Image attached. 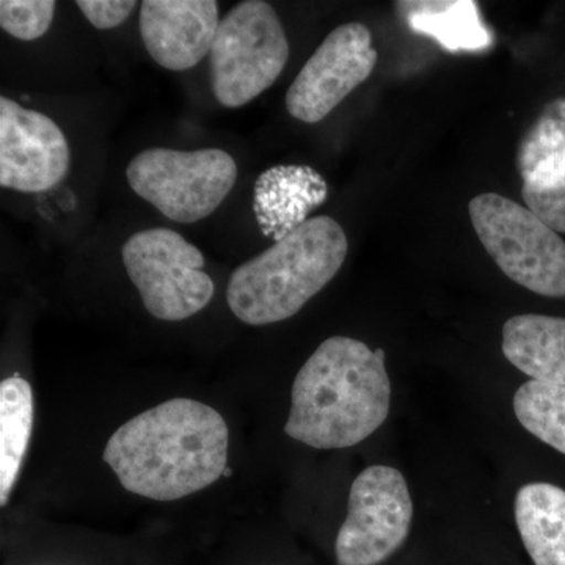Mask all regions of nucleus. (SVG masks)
Segmentation results:
<instances>
[{
  "label": "nucleus",
  "mask_w": 565,
  "mask_h": 565,
  "mask_svg": "<svg viewBox=\"0 0 565 565\" xmlns=\"http://www.w3.org/2000/svg\"><path fill=\"white\" fill-rule=\"evenodd\" d=\"M228 445V424L215 408L174 397L118 427L103 459L128 492L177 501L225 473Z\"/></svg>",
  "instance_id": "1"
},
{
  "label": "nucleus",
  "mask_w": 565,
  "mask_h": 565,
  "mask_svg": "<svg viewBox=\"0 0 565 565\" xmlns=\"http://www.w3.org/2000/svg\"><path fill=\"white\" fill-rule=\"evenodd\" d=\"M285 433L316 449L362 444L385 423L392 385L384 349L332 337L323 341L297 373Z\"/></svg>",
  "instance_id": "2"
},
{
  "label": "nucleus",
  "mask_w": 565,
  "mask_h": 565,
  "mask_svg": "<svg viewBox=\"0 0 565 565\" xmlns=\"http://www.w3.org/2000/svg\"><path fill=\"white\" fill-rule=\"evenodd\" d=\"M343 226L321 215L248 259L230 277L226 302L247 326H269L299 313L337 277L348 256Z\"/></svg>",
  "instance_id": "3"
},
{
  "label": "nucleus",
  "mask_w": 565,
  "mask_h": 565,
  "mask_svg": "<svg viewBox=\"0 0 565 565\" xmlns=\"http://www.w3.org/2000/svg\"><path fill=\"white\" fill-rule=\"evenodd\" d=\"M289 58L277 11L263 0L233 7L218 24L210 52L211 87L226 109H239L273 87Z\"/></svg>",
  "instance_id": "4"
},
{
  "label": "nucleus",
  "mask_w": 565,
  "mask_h": 565,
  "mask_svg": "<svg viewBox=\"0 0 565 565\" xmlns=\"http://www.w3.org/2000/svg\"><path fill=\"white\" fill-rule=\"evenodd\" d=\"M471 223L505 277L539 296L565 297V241L539 215L498 193L468 204Z\"/></svg>",
  "instance_id": "5"
},
{
  "label": "nucleus",
  "mask_w": 565,
  "mask_h": 565,
  "mask_svg": "<svg viewBox=\"0 0 565 565\" xmlns=\"http://www.w3.org/2000/svg\"><path fill=\"white\" fill-rule=\"evenodd\" d=\"M126 178L140 199L170 221L195 223L210 217L233 191L237 166L218 148H148L129 162Z\"/></svg>",
  "instance_id": "6"
},
{
  "label": "nucleus",
  "mask_w": 565,
  "mask_h": 565,
  "mask_svg": "<svg viewBox=\"0 0 565 565\" xmlns=\"http://www.w3.org/2000/svg\"><path fill=\"white\" fill-rule=\"evenodd\" d=\"M121 258L145 310L159 321L192 318L214 297V281L203 270V253L173 230L132 234L122 245Z\"/></svg>",
  "instance_id": "7"
},
{
  "label": "nucleus",
  "mask_w": 565,
  "mask_h": 565,
  "mask_svg": "<svg viewBox=\"0 0 565 565\" xmlns=\"http://www.w3.org/2000/svg\"><path fill=\"white\" fill-rule=\"evenodd\" d=\"M414 504L401 471L373 465L356 476L349 493L348 516L338 531V565H379L411 533Z\"/></svg>",
  "instance_id": "8"
},
{
  "label": "nucleus",
  "mask_w": 565,
  "mask_h": 565,
  "mask_svg": "<svg viewBox=\"0 0 565 565\" xmlns=\"http://www.w3.org/2000/svg\"><path fill=\"white\" fill-rule=\"evenodd\" d=\"M373 35L362 22H348L326 36L286 93V110L315 125L340 106L377 65Z\"/></svg>",
  "instance_id": "9"
},
{
  "label": "nucleus",
  "mask_w": 565,
  "mask_h": 565,
  "mask_svg": "<svg viewBox=\"0 0 565 565\" xmlns=\"http://www.w3.org/2000/svg\"><path fill=\"white\" fill-rule=\"evenodd\" d=\"M70 143L57 122L0 98V185L22 193L55 188L68 173Z\"/></svg>",
  "instance_id": "10"
},
{
  "label": "nucleus",
  "mask_w": 565,
  "mask_h": 565,
  "mask_svg": "<svg viewBox=\"0 0 565 565\" xmlns=\"http://www.w3.org/2000/svg\"><path fill=\"white\" fill-rule=\"evenodd\" d=\"M218 24L215 0H145L140 35L152 61L170 71H188L206 57Z\"/></svg>",
  "instance_id": "11"
},
{
  "label": "nucleus",
  "mask_w": 565,
  "mask_h": 565,
  "mask_svg": "<svg viewBox=\"0 0 565 565\" xmlns=\"http://www.w3.org/2000/svg\"><path fill=\"white\" fill-rule=\"evenodd\" d=\"M327 195L329 185L311 167L277 166L256 180L253 211L264 236L280 243L310 221Z\"/></svg>",
  "instance_id": "12"
},
{
  "label": "nucleus",
  "mask_w": 565,
  "mask_h": 565,
  "mask_svg": "<svg viewBox=\"0 0 565 565\" xmlns=\"http://www.w3.org/2000/svg\"><path fill=\"white\" fill-rule=\"evenodd\" d=\"M503 353L533 381L565 386V319L514 316L503 327Z\"/></svg>",
  "instance_id": "13"
},
{
  "label": "nucleus",
  "mask_w": 565,
  "mask_h": 565,
  "mask_svg": "<svg viewBox=\"0 0 565 565\" xmlns=\"http://www.w3.org/2000/svg\"><path fill=\"white\" fill-rule=\"evenodd\" d=\"M396 10L405 24L430 36L449 52H478L492 46L493 33L473 0H401Z\"/></svg>",
  "instance_id": "14"
},
{
  "label": "nucleus",
  "mask_w": 565,
  "mask_h": 565,
  "mask_svg": "<svg viewBox=\"0 0 565 565\" xmlns=\"http://www.w3.org/2000/svg\"><path fill=\"white\" fill-rule=\"evenodd\" d=\"M515 522L535 565H565V490L546 482L523 486Z\"/></svg>",
  "instance_id": "15"
},
{
  "label": "nucleus",
  "mask_w": 565,
  "mask_h": 565,
  "mask_svg": "<svg viewBox=\"0 0 565 565\" xmlns=\"http://www.w3.org/2000/svg\"><path fill=\"white\" fill-rule=\"evenodd\" d=\"M516 169L523 188H555L565 178V96L544 107L522 137Z\"/></svg>",
  "instance_id": "16"
},
{
  "label": "nucleus",
  "mask_w": 565,
  "mask_h": 565,
  "mask_svg": "<svg viewBox=\"0 0 565 565\" xmlns=\"http://www.w3.org/2000/svg\"><path fill=\"white\" fill-rule=\"evenodd\" d=\"M33 427L32 386L20 375L0 384V505L9 503Z\"/></svg>",
  "instance_id": "17"
},
{
  "label": "nucleus",
  "mask_w": 565,
  "mask_h": 565,
  "mask_svg": "<svg viewBox=\"0 0 565 565\" xmlns=\"http://www.w3.org/2000/svg\"><path fill=\"white\" fill-rule=\"evenodd\" d=\"M514 412L527 433L565 455V386L526 382L516 390Z\"/></svg>",
  "instance_id": "18"
},
{
  "label": "nucleus",
  "mask_w": 565,
  "mask_h": 565,
  "mask_svg": "<svg viewBox=\"0 0 565 565\" xmlns=\"http://www.w3.org/2000/svg\"><path fill=\"white\" fill-rule=\"evenodd\" d=\"M55 7L54 0H2L0 28L18 40H39L50 31Z\"/></svg>",
  "instance_id": "19"
},
{
  "label": "nucleus",
  "mask_w": 565,
  "mask_h": 565,
  "mask_svg": "<svg viewBox=\"0 0 565 565\" xmlns=\"http://www.w3.org/2000/svg\"><path fill=\"white\" fill-rule=\"evenodd\" d=\"M526 206L557 233H565V178L555 188H522Z\"/></svg>",
  "instance_id": "20"
},
{
  "label": "nucleus",
  "mask_w": 565,
  "mask_h": 565,
  "mask_svg": "<svg viewBox=\"0 0 565 565\" xmlns=\"http://www.w3.org/2000/svg\"><path fill=\"white\" fill-rule=\"evenodd\" d=\"M84 17L98 31L120 28L134 10L136 0H79L76 2Z\"/></svg>",
  "instance_id": "21"
},
{
  "label": "nucleus",
  "mask_w": 565,
  "mask_h": 565,
  "mask_svg": "<svg viewBox=\"0 0 565 565\" xmlns=\"http://www.w3.org/2000/svg\"><path fill=\"white\" fill-rule=\"evenodd\" d=\"M223 475L230 476V475H232V470H230V468H226L225 473H223Z\"/></svg>",
  "instance_id": "22"
}]
</instances>
